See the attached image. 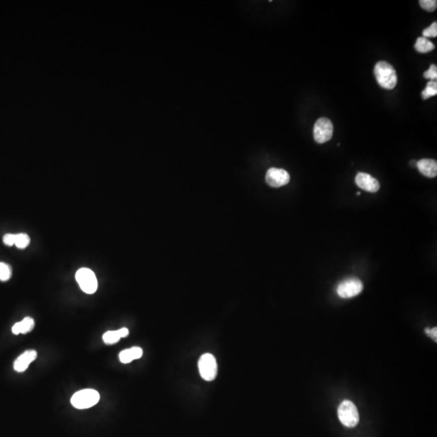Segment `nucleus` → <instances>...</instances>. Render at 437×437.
Here are the masks:
<instances>
[{
    "label": "nucleus",
    "instance_id": "1",
    "mask_svg": "<svg viewBox=\"0 0 437 437\" xmlns=\"http://www.w3.org/2000/svg\"><path fill=\"white\" fill-rule=\"evenodd\" d=\"M375 77L377 83L385 89H393L397 85V74L395 69L385 61H380L374 68Z\"/></svg>",
    "mask_w": 437,
    "mask_h": 437
},
{
    "label": "nucleus",
    "instance_id": "2",
    "mask_svg": "<svg viewBox=\"0 0 437 437\" xmlns=\"http://www.w3.org/2000/svg\"><path fill=\"white\" fill-rule=\"evenodd\" d=\"M338 416L342 423L348 427H354L360 421L358 410L351 401L345 400L338 409Z\"/></svg>",
    "mask_w": 437,
    "mask_h": 437
},
{
    "label": "nucleus",
    "instance_id": "3",
    "mask_svg": "<svg viewBox=\"0 0 437 437\" xmlns=\"http://www.w3.org/2000/svg\"><path fill=\"white\" fill-rule=\"evenodd\" d=\"M100 400V394L91 389H83L75 393L71 398V402L77 409H87L95 406Z\"/></svg>",
    "mask_w": 437,
    "mask_h": 437
},
{
    "label": "nucleus",
    "instance_id": "4",
    "mask_svg": "<svg viewBox=\"0 0 437 437\" xmlns=\"http://www.w3.org/2000/svg\"><path fill=\"white\" fill-rule=\"evenodd\" d=\"M75 279L82 291L85 293L93 294L97 290V279L92 270L87 268L79 269L75 274Z\"/></svg>",
    "mask_w": 437,
    "mask_h": 437
},
{
    "label": "nucleus",
    "instance_id": "5",
    "mask_svg": "<svg viewBox=\"0 0 437 437\" xmlns=\"http://www.w3.org/2000/svg\"><path fill=\"white\" fill-rule=\"evenodd\" d=\"M198 369L205 381H213L217 375V363L214 356L209 353L202 355L198 361Z\"/></svg>",
    "mask_w": 437,
    "mask_h": 437
},
{
    "label": "nucleus",
    "instance_id": "6",
    "mask_svg": "<svg viewBox=\"0 0 437 437\" xmlns=\"http://www.w3.org/2000/svg\"><path fill=\"white\" fill-rule=\"evenodd\" d=\"M333 124L330 119L320 118L316 122L313 128V136L316 143L324 144L329 141L333 136Z\"/></svg>",
    "mask_w": 437,
    "mask_h": 437
},
{
    "label": "nucleus",
    "instance_id": "7",
    "mask_svg": "<svg viewBox=\"0 0 437 437\" xmlns=\"http://www.w3.org/2000/svg\"><path fill=\"white\" fill-rule=\"evenodd\" d=\"M364 285L356 278L345 279L338 285L337 293L342 298H352L358 296L363 291Z\"/></svg>",
    "mask_w": 437,
    "mask_h": 437
},
{
    "label": "nucleus",
    "instance_id": "8",
    "mask_svg": "<svg viewBox=\"0 0 437 437\" xmlns=\"http://www.w3.org/2000/svg\"><path fill=\"white\" fill-rule=\"evenodd\" d=\"M266 181L271 187H281L289 182L290 175L284 169L271 168L267 171Z\"/></svg>",
    "mask_w": 437,
    "mask_h": 437
},
{
    "label": "nucleus",
    "instance_id": "9",
    "mask_svg": "<svg viewBox=\"0 0 437 437\" xmlns=\"http://www.w3.org/2000/svg\"><path fill=\"white\" fill-rule=\"evenodd\" d=\"M355 181L356 185L365 191L376 193L380 189L379 181L368 173H359Z\"/></svg>",
    "mask_w": 437,
    "mask_h": 437
},
{
    "label": "nucleus",
    "instance_id": "10",
    "mask_svg": "<svg viewBox=\"0 0 437 437\" xmlns=\"http://www.w3.org/2000/svg\"><path fill=\"white\" fill-rule=\"evenodd\" d=\"M38 353L35 350L26 351L21 355L14 363V369L18 373H23L29 368V364L37 359Z\"/></svg>",
    "mask_w": 437,
    "mask_h": 437
},
{
    "label": "nucleus",
    "instance_id": "11",
    "mask_svg": "<svg viewBox=\"0 0 437 437\" xmlns=\"http://www.w3.org/2000/svg\"><path fill=\"white\" fill-rule=\"evenodd\" d=\"M416 167L425 177H430V178L436 177V160H431V159H422L417 162Z\"/></svg>",
    "mask_w": 437,
    "mask_h": 437
},
{
    "label": "nucleus",
    "instance_id": "12",
    "mask_svg": "<svg viewBox=\"0 0 437 437\" xmlns=\"http://www.w3.org/2000/svg\"><path fill=\"white\" fill-rule=\"evenodd\" d=\"M34 325H35V321H34V319L29 317V316H26L20 322L16 323L13 325L12 331L14 335H20V334L25 335V334L31 332L34 328Z\"/></svg>",
    "mask_w": 437,
    "mask_h": 437
},
{
    "label": "nucleus",
    "instance_id": "13",
    "mask_svg": "<svg viewBox=\"0 0 437 437\" xmlns=\"http://www.w3.org/2000/svg\"><path fill=\"white\" fill-rule=\"evenodd\" d=\"M143 356V350L139 347L124 350L119 354V360L123 364H129L132 360L140 359Z\"/></svg>",
    "mask_w": 437,
    "mask_h": 437
},
{
    "label": "nucleus",
    "instance_id": "14",
    "mask_svg": "<svg viewBox=\"0 0 437 437\" xmlns=\"http://www.w3.org/2000/svg\"><path fill=\"white\" fill-rule=\"evenodd\" d=\"M414 48L418 52L426 54V53L432 51L435 48V46L430 40H428V38L420 37L417 39L415 45H414Z\"/></svg>",
    "mask_w": 437,
    "mask_h": 437
},
{
    "label": "nucleus",
    "instance_id": "15",
    "mask_svg": "<svg viewBox=\"0 0 437 437\" xmlns=\"http://www.w3.org/2000/svg\"><path fill=\"white\" fill-rule=\"evenodd\" d=\"M437 95V82L435 80H430L427 83V87L422 92V97L423 100H427L431 96Z\"/></svg>",
    "mask_w": 437,
    "mask_h": 437
},
{
    "label": "nucleus",
    "instance_id": "16",
    "mask_svg": "<svg viewBox=\"0 0 437 437\" xmlns=\"http://www.w3.org/2000/svg\"><path fill=\"white\" fill-rule=\"evenodd\" d=\"M121 339L119 330L116 331H108L103 335V341L104 342V344H110V345L116 344Z\"/></svg>",
    "mask_w": 437,
    "mask_h": 437
},
{
    "label": "nucleus",
    "instance_id": "17",
    "mask_svg": "<svg viewBox=\"0 0 437 437\" xmlns=\"http://www.w3.org/2000/svg\"><path fill=\"white\" fill-rule=\"evenodd\" d=\"M30 243V238L26 233H18L16 234L15 246L19 249H25Z\"/></svg>",
    "mask_w": 437,
    "mask_h": 437
},
{
    "label": "nucleus",
    "instance_id": "18",
    "mask_svg": "<svg viewBox=\"0 0 437 437\" xmlns=\"http://www.w3.org/2000/svg\"><path fill=\"white\" fill-rule=\"evenodd\" d=\"M12 274H13L12 267L5 262H0V280L4 282L8 281L11 279Z\"/></svg>",
    "mask_w": 437,
    "mask_h": 437
},
{
    "label": "nucleus",
    "instance_id": "19",
    "mask_svg": "<svg viewBox=\"0 0 437 437\" xmlns=\"http://www.w3.org/2000/svg\"><path fill=\"white\" fill-rule=\"evenodd\" d=\"M422 36L423 38H436L437 37V24L436 22H433L428 28L425 29L422 31Z\"/></svg>",
    "mask_w": 437,
    "mask_h": 437
},
{
    "label": "nucleus",
    "instance_id": "20",
    "mask_svg": "<svg viewBox=\"0 0 437 437\" xmlns=\"http://www.w3.org/2000/svg\"><path fill=\"white\" fill-rule=\"evenodd\" d=\"M419 5L421 8L427 12H434L436 9V0H420Z\"/></svg>",
    "mask_w": 437,
    "mask_h": 437
},
{
    "label": "nucleus",
    "instance_id": "21",
    "mask_svg": "<svg viewBox=\"0 0 437 437\" xmlns=\"http://www.w3.org/2000/svg\"><path fill=\"white\" fill-rule=\"evenodd\" d=\"M423 76L426 79L435 80L437 78V67L435 65L431 64L427 71H425Z\"/></svg>",
    "mask_w": 437,
    "mask_h": 437
},
{
    "label": "nucleus",
    "instance_id": "22",
    "mask_svg": "<svg viewBox=\"0 0 437 437\" xmlns=\"http://www.w3.org/2000/svg\"><path fill=\"white\" fill-rule=\"evenodd\" d=\"M3 241L5 242V245L8 246H13L15 245V241H16V234H6L3 238Z\"/></svg>",
    "mask_w": 437,
    "mask_h": 437
},
{
    "label": "nucleus",
    "instance_id": "23",
    "mask_svg": "<svg viewBox=\"0 0 437 437\" xmlns=\"http://www.w3.org/2000/svg\"><path fill=\"white\" fill-rule=\"evenodd\" d=\"M425 332H426V334H427V335H430V336L432 338V340H435V342L437 341L436 327H435V328H432V329L431 330L427 328V329L425 330Z\"/></svg>",
    "mask_w": 437,
    "mask_h": 437
},
{
    "label": "nucleus",
    "instance_id": "24",
    "mask_svg": "<svg viewBox=\"0 0 437 437\" xmlns=\"http://www.w3.org/2000/svg\"><path fill=\"white\" fill-rule=\"evenodd\" d=\"M119 332H120L122 338L127 337V335H129V331L127 328H122V329L119 330Z\"/></svg>",
    "mask_w": 437,
    "mask_h": 437
},
{
    "label": "nucleus",
    "instance_id": "25",
    "mask_svg": "<svg viewBox=\"0 0 437 437\" xmlns=\"http://www.w3.org/2000/svg\"><path fill=\"white\" fill-rule=\"evenodd\" d=\"M410 165H411V166H412V167H416V165H417L416 161H414V160H412V161H411V162H410Z\"/></svg>",
    "mask_w": 437,
    "mask_h": 437
},
{
    "label": "nucleus",
    "instance_id": "26",
    "mask_svg": "<svg viewBox=\"0 0 437 437\" xmlns=\"http://www.w3.org/2000/svg\"><path fill=\"white\" fill-rule=\"evenodd\" d=\"M357 195H360V192H357Z\"/></svg>",
    "mask_w": 437,
    "mask_h": 437
}]
</instances>
